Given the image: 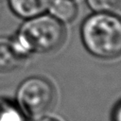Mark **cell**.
I'll use <instances>...</instances> for the list:
<instances>
[{
  "label": "cell",
  "instance_id": "cell-6",
  "mask_svg": "<svg viewBox=\"0 0 121 121\" xmlns=\"http://www.w3.org/2000/svg\"><path fill=\"white\" fill-rule=\"evenodd\" d=\"M47 10L61 24L70 23L77 17L78 6L74 0H52Z\"/></svg>",
  "mask_w": 121,
  "mask_h": 121
},
{
  "label": "cell",
  "instance_id": "cell-5",
  "mask_svg": "<svg viewBox=\"0 0 121 121\" xmlns=\"http://www.w3.org/2000/svg\"><path fill=\"white\" fill-rule=\"evenodd\" d=\"M52 0H9L11 10L23 19H29L43 14Z\"/></svg>",
  "mask_w": 121,
  "mask_h": 121
},
{
  "label": "cell",
  "instance_id": "cell-2",
  "mask_svg": "<svg viewBox=\"0 0 121 121\" xmlns=\"http://www.w3.org/2000/svg\"><path fill=\"white\" fill-rule=\"evenodd\" d=\"M65 39V30L60 22L51 15L41 14L26 19L13 40L20 51L29 53H50L59 49Z\"/></svg>",
  "mask_w": 121,
  "mask_h": 121
},
{
  "label": "cell",
  "instance_id": "cell-9",
  "mask_svg": "<svg viewBox=\"0 0 121 121\" xmlns=\"http://www.w3.org/2000/svg\"><path fill=\"white\" fill-rule=\"evenodd\" d=\"M37 121H61V120L57 118V117H55V116L44 115V116H41Z\"/></svg>",
  "mask_w": 121,
  "mask_h": 121
},
{
  "label": "cell",
  "instance_id": "cell-1",
  "mask_svg": "<svg viewBox=\"0 0 121 121\" xmlns=\"http://www.w3.org/2000/svg\"><path fill=\"white\" fill-rule=\"evenodd\" d=\"M81 41L87 51L102 60L121 56V17L112 12H95L80 27Z\"/></svg>",
  "mask_w": 121,
  "mask_h": 121
},
{
  "label": "cell",
  "instance_id": "cell-4",
  "mask_svg": "<svg viewBox=\"0 0 121 121\" xmlns=\"http://www.w3.org/2000/svg\"><path fill=\"white\" fill-rule=\"evenodd\" d=\"M26 57L13 40L0 38V73L13 71L21 65Z\"/></svg>",
  "mask_w": 121,
  "mask_h": 121
},
{
  "label": "cell",
  "instance_id": "cell-7",
  "mask_svg": "<svg viewBox=\"0 0 121 121\" xmlns=\"http://www.w3.org/2000/svg\"><path fill=\"white\" fill-rule=\"evenodd\" d=\"M0 121H26V118L18 106L0 97Z\"/></svg>",
  "mask_w": 121,
  "mask_h": 121
},
{
  "label": "cell",
  "instance_id": "cell-3",
  "mask_svg": "<svg viewBox=\"0 0 121 121\" xmlns=\"http://www.w3.org/2000/svg\"><path fill=\"white\" fill-rule=\"evenodd\" d=\"M55 99L52 84L43 78L31 77L24 80L17 91V100L21 108L37 117L49 111Z\"/></svg>",
  "mask_w": 121,
  "mask_h": 121
},
{
  "label": "cell",
  "instance_id": "cell-10",
  "mask_svg": "<svg viewBox=\"0 0 121 121\" xmlns=\"http://www.w3.org/2000/svg\"><path fill=\"white\" fill-rule=\"evenodd\" d=\"M115 121H121V104L118 106L115 112Z\"/></svg>",
  "mask_w": 121,
  "mask_h": 121
},
{
  "label": "cell",
  "instance_id": "cell-8",
  "mask_svg": "<svg viewBox=\"0 0 121 121\" xmlns=\"http://www.w3.org/2000/svg\"><path fill=\"white\" fill-rule=\"evenodd\" d=\"M86 3L95 12H112L120 7L121 0H86Z\"/></svg>",
  "mask_w": 121,
  "mask_h": 121
}]
</instances>
